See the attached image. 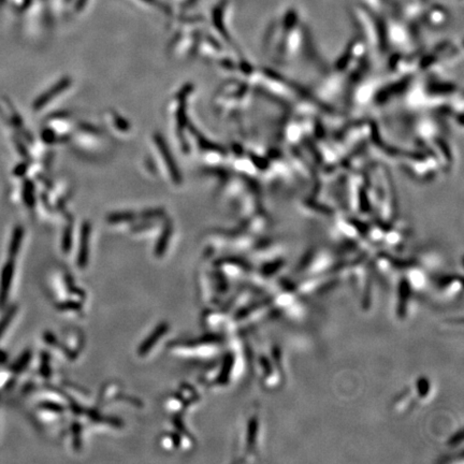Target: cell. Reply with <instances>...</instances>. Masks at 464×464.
<instances>
[{"mask_svg": "<svg viewBox=\"0 0 464 464\" xmlns=\"http://www.w3.org/2000/svg\"><path fill=\"white\" fill-rule=\"evenodd\" d=\"M14 273V263L11 260L5 263L0 274V307H4L9 296V291L11 288Z\"/></svg>", "mask_w": 464, "mask_h": 464, "instance_id": "cell-1", "label": "cell"}, {"mask_svg": "<svg viewBox=\"0 0 464 464\" xmlns=\"http://www.w3.org/2000/svg\"><path fill=\"white\" fill-rule=\"evenodd\" d=\"M167 330H168L167 323H161L160 326H158L157 329L155 330L150 335V337L142 343V345L139 348V355L144 356L146 354H149V351L153 348L155 344L159 341V339L162 337V335L167 332Z\"/></svg>", "mask_w": 464, "mask_h": 464, "instance_id": "cell-2", "label": "cell"}, {"mask_svg": "<svg viewBox=\"0 0 464 464\" xmlns=\"http://www.w3.org/2000/svg\"><path fill=\"white\" fill-rule=\"evenodd\" d=\"M24 236V230L22 227H16L13 231L12 239H11V243L10 246H9V255H10L11 259L17 255L20 251V247L22 244V240Z\"/></svg>", "mask_w": 464, "mask_h": 464, "instance_id": "cell-3", "label": "cell"}, {"mask_svg": "<svg viewBox=\"0 0 464 464\" xmlns=\"http://www.w3.org/2000/svg\"><path fill=\"white\" fill-rule=\"evenodd\" d=\"M88 236H89V230L88 228H86V230H83V236H82V245H81V252H80V258H79V262L80 265L83 268V265L85 262L87 261V247H88Z\"/></svg>", "mask_w": 464, "mask_h": 464, "instance_id": "cell-4", "label": "cell"}, {"mask_svg": "<svg viewBox=\"0 0 464 464\" xmlns=\"http://www.w3.org/2000/svg\"><path fill=\"white\" fill-rule=\"evenodd\" d=\"M15 313H16V307L12 306L11 308L8 309L7 313L4 315V317L2 318V319H0V339L3 338L5 331L7 330L9 324L11 323Z\"/></svg>", "mask_w": 464, "mask_h": 464, "instance_id": "cell-5", "label": "cell"}, {"mask_svg": "<svg viewBox=\"0 0 464 464\" xmlns=\"http://www.w3.org/2000/svg\"><path fill=\"white\" fill-rule=\"evenodd\" d=\"M30 357H31L30 352H29V351H25L24 354L20 357L19 361H16V362L11 366L12 371H14V372H21L22 369L29 363Z\"/></svg>", "mask_w": 464, "mask_h": 464, "instance_id": "cell-6", "label": "cell"}, {"mask_svg": "<svg viewBox=\"0 0 464 464\" xmlns=\"http://www.w3.org/2000/svg\"><path fill=\"white\" fill-rule=\"evenodd\" d=\"M7 359H8V356H7L6 352L3 351V350H0V363H2V364L5 363L7 361Z\"/></svg>", "mask_w": 464, "mask_h": 464, "instance_id": "cell-7", "label": "cell"}, {"mask_svg": "<svg viewBox=\"0 0 464 464\" xmlns=\"http://www.w3.org/2000/svg\"><path fill=\"white\" fill-rule=\"evenodd\" d=\"M144 2H148V3H150V4H153V5L156 4V0H144Z\"/></svg>", "mask_w": 464, "mask_h": 464, "instance_id": "cell-8", "label": "cell"}]
</instances>
